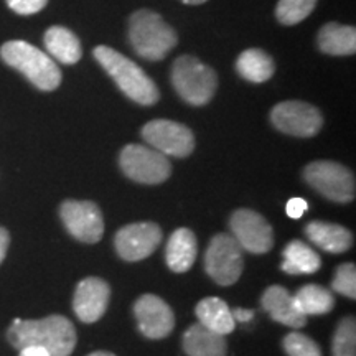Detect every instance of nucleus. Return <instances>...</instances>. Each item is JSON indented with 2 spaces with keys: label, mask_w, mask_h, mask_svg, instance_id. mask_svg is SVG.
I'll list each match as a JSON object with an SVG mask.
<instances>
[{
  "label": "nucleus",
  "mask_w": 356,
  "mask_h": 356,
  "mask_svg": "<svg viewBox=\"0 0 356 356\" xmlns=\"http://www.w3.org/2000/svg\"><path fill=\"white\" fill-rule=\"evenodd\" d=\"M13 348L42 346L50 356H70L76 346V328L63 315H48L40 320L15 318L7 330Z\"/></svg>",
  "instance_id": "f257e3e1"
},
{
  "label": "nucleus",
  "mask_w": 356,
  "mask_h": 356,
  "mask_svg": "<svg viewBox=\"0 0 356 356\" xmlns=\"http://www.w3.org/2000/svg\"><path fill=\"white\" fill-rule=\"evenodd\" d=\"M92 55L129 99L142 106H152L160 99V91L152 78L122 53L101 44L95 48Z\"/></svg>",
  "instance_id": "f03ea898"
},
{
  "label": "nucleus",
  "mask_w": 356,
  "mask_h": 356,
  "mask_svg": "<svg viewBox=\"0 0 356 356\" xmlns=\"http://www.w3.org/2000/svg\"><path fill=\"white\" fill-rule=\"evenodd\" d=\"M0 56L8 66L20 71L40 91H55L61 84V71L53 58L24 40L3 43Z\"/></svg>",
  "instance_id": "7ed1b4c3"
},
{
  "label": "nucleus",
  "mask_w": 356,
  "mask_h": 356,
  "mask_svg": "<svg viewBox=\"0 0 356 356\" xmlns=\"http://www.w3.org/2000/svg\"><path fill=\"white\" fill-rule=\"evenodd\" d=\"M129 40L136 53L149 61H160L178 43L177 32L157 12L137 10L129 19Z\"/></svg>",
  "instance_id": "20e7f679"
},
{
  "label": "nucleus",
  "mask_w": 356,
  "mask_h": 356,
  "mask_svg": "<svg viewBox=\"0 0 356 356\" xmlns=\"http://www.w3.org/2000/svg\"><path fill=\"white\" fill-rule=\"evenodd\" d=\"M172 84L185 102L191 106H204L215 96L218 76L215 70L198 58L184 55L173 61Z\"/></svg>",
  "instance_id": "39448f33"
},
{
  "label": "nucleus",
  "mask_w": 356,
  "mask_h": 356,
  "mask_svg": "<svg viewBox=\"0 0 356 356\" xmlns=\"http://www.w3.org/2000/svg\"><path fill=\"white\" fill-rule=\"evenodd\" d=\"M119 165L127 178L144 185L163 184L172 175V163L152 147L129 144L122 149Z\"/></svg>",
  "instance_id": "423d86ee"
},
{
  "label": "nucleus",
  "mask_w": 356,
  "mask_h": 356,
  "mask_svg": "<svg viewBox=\"0 0 356 356\" xmlns=\"http://www.w3.org/2000/svg\"><path fill=\"white\" fill-rule=\"evenodd\" d=\"M304 178L312 188L332 202L350 203L355 200V175L341 163L332 160L312 162L305 167Z\"/></svg>",
  "instance_id": "0eeeda50"
},
{
  "label": "nucleus",
  "mask_w": 356,
  "mask_h": 356,
  "mask_svg": "<svg viewBox=\"0 0 356 356\" xmlns=\"http://www.w3.org/2000/svg\"><path fill=\"white\" fill-rule=\"evenodd\" d=\"M244 269L243 249L231 234L213 236L204 254V270L220 286H233Z\"/></svg>",
  "instance_id": "6e6552de"
},
{
  "label": "nucleus",
  "mask_w": 356,
  "mask_h": 356,
  "mask_svg": "<svg viewBox=\"0 0 356 356\" xmlns=\"http://www.w3.org/2000/svg\"><path fill=\"white\" fill-rule=\"evenodd\" d=\"M142 139L165 157L185 159L195 150V136L184 124L155 119L142 127Z\"/></svg>",
  "instance_id": "1a4fd4ad"
},
{
  "label": "nucleus",
  "mask_w": 356,
  "mask_h": 356,
  "mask_svg": "<svg viewBox=\"0 0 356 356\" xmlns=\"http://www.w3.org/2000/svg\"><path fill=\"white\" fill-rule=\"evenodd\" d=\"M231 236L243 251L252 254H266L274 246L273 226L259 213L249 208H239L229 220Z\"/></svg>",
  "instance_id": "9d476101"
},
{
  "label": "nucleus",
  "mask_w": 356,
  "mask_h": 356,
  "mask_svg": "<svg viewBox=\"0 0 356 356\" xmlns=\"http://www.w3.org/2000/svg\"><path fill=\"white\" fill-rule=\"evenodd\" d=\"M60 218L68 233L81 243L95 244L104 234V218L95 202L66 200L60 207Z\"/></svg>",
  "instance_id": "9b49d317"
},
{
  "label": "nucleus",
  "mask_w": 356,
  "mask_h": 356,
  "mask_svg": "<svg viewBox=\"0 0 356 356\" xmlns=\"http://www.w3.org/2000/svg\"><path fill=\"white\" fill-rule=\"evenodd\" d=\"M270 121L280 132L293 137H314L323 126L320 111L304 101H284L275 104Z\"/></svg>",
  "instance_id": "f8f14e48"
},
{
  "label": "nucleus",
  "mask_w": 356,
  "mask_h": 356,
  "mask_svg": "<svg viewBox=\"0 0 356 356\" xmlns=\"http://www.w3.org/2000/svg\"><path fill=\"white\" fill-rule=\"evenodd\" d=\"M162 238V229L157 222H131L115 233L114 246L124 261L137 262L152 256Z\"/></svg>",
  "instance_id": "ddd939ff"
},
{
  "label": "nucleus",
  "mask_w": 356,
  "mask_h": 356,
  "mask_svg": "<svg viewBox=\"0 0 356 356\" xmlns=\"http://www.w3.org/2000/svg\"><path fill=\"white\" fill-rule=\"evenodd\" d=\"M134 315L140 333L150 340H162L175 328V315L170 305L152 293H145L137 299L134 304Z\"/></svg>",
  "instance_id": "4468645a"
},
{
  "label": "nucleus",
  "mask_w": 356,
  "mask_h": 356,
  "mask_svg": "<svg viewBox=\"0 0 356 356\" xmlns=\"http://www.w3.org/2000/svg\"><path fill=\"white\" fill-rule=\"evenodd\" d=\"M111 287L99 277H86L78 284L73 297V310L84 323H95L109 307Z\"/></svg>",
  "instance_id": "2eb2a0df"
},
{
  "label": "nucleus",
  "mask_w": 356,
  "mask_h": 356,
  "mask_svg": "<svg viewBox=\"0 0 356 356\" xmlns=\"http://www.w3.org/2000/svg\"><path fill=\"white\" fill-rule=\"evenodd\" d=\"M262 309L270 315L275 322L291 327L293 330L305 327L307 317L299 310L296 299L286 287L270 286L267 287L261 297Z\"/></svg>",
  "instance_id": "dca6fc26"
},
{
  "label": "nucleus",
  "mask_w": 356,
  "mask_h": 356,
  "mask_svg": "<svg viewBox=\"0 0 356 356\" xmlns=\"http://www.w3.org/2000/svg\"><path fill=\"white\" fill-rule=\"evenodd\" d=\"M305 234L315 246L332 254H341L353 246V234L345 226L328 221H310Z\"/></svg>",
  "instance_id": "f3484780"
},
{
  "label": "nucleus",
  "mask_w": 356,
  "mask_h": 356,
  "mask_svg": "<svg viewBox=\"0 0 356 356\" xmlns=\"http://www.w3.org/2000/svg\"><path fill=\"white\" fill-rule=\"evenodd\" d=\"M198 254L197 236L188 228H178L168 238L165 261L173 273L184 274L193 267Z\"/></svg>",
  "instance_id": "a211bd4d"
},
{
  "label": "nucleus",
  "mask_w": 356,
  "mask_h": 356,
  "mask_svg": "<svg viewBox=\"0 0 356 356\" xmlns=\"http://www.w3.org/2000/svg\"><path fill=\"white\" fill-rule=\"evenodd\" d=\"M44 47L51 58L63 65H74L81 60L83 48L79 38L65 26H50L44 33Z\"/></svg>",
  "instance_id": "6ab92c4d"
},
{
  "label": "nucleus",
  "mask_w": 356,
  "mask_h": 356,
  "mask_svg": "<svg viewBox=\"0 0 356 356\" xmlns=\"http://www.w3.org/2000/svg\"><path fill=\"white\" fill-rule=\"evenodd\" d=\"M184 348L188 356H226V338L204 328L202 323L191 325L184 335Z\"/></svg>",
  "instance_id": "aec40b11"
},
{
  "label": "nucleus",
  "mask_w": 356,
  "mask_h": 356,
  "mask_svg": "<svg viewBox=\"0 0 356 356\" xmlns=\"http://www.w3.org/2000/svg\"><path fill=\"white\" fill-rule=\"evenodd\" d=\"M195 314L200 320V323L203 325L208 330L218 333V335H229L234 332L236 322L231 314V309L222 299L218 297H207V299L200 300Z\"/></svg>",
  "instance_id": "412c9836"
},
{
  "label": "nucleus",
  "mask_w": 356,
  "mask_h": 356,
  "mask_svg": "<svg viewBox=\"0 0 356 356\" xmlns=\"http://www.w3.org/2000/svg\"><path fill=\"white\" fill-rule=\"evenodd\" d=\"M318 48L327 55L348 56L356 51L355 26L340 25L335 22L323 25L318 32Z\"/></svg>",
  "instance_id": "4be33fe9"
},
{
  "label": "nucleus",
  "mask_w": 356,
  "mask_h": 356,
  "mask_svg": "<svg viewBox=\"0 0 356 356\" xmlns=\"http://www.w3.org/2000/svg\"><path fill=\"white\" fill-rule=\"evenodd\" d=\"M282 257L284 261L280 269L291 275L315 274L322 266V259L317 252L299 239H293L284 248Z\"/></svg>",
  "instance_id": "5701e85b"
},
{
  "label": "nucleus",
  "mask_w": 356,
  "mask_h": 356,
  "mask_svg": "<svg viewBox=\"0 0 356 356\" xmlns=\"http://www.w3.org/2000/svg\"><path fill=\"white\" fill-rule=\"evenodd\" d=\"M239 76L251 83H266L273 78L275 65L270 55L259 48H249L236 61Z\"/></svg>",
  "instance_id": "b1692460"
},
{
  "label": "nucleus",
  "mask_w": 356,
  "mask_h": 356,
  "mask_svg": "<svg viewBox=\"0 0 356 356\" xmlns=\"http://www.w3.org/2000/svg\"><path fill=\"white\" fill-rule=\"evenodd\" d=\"M296 304L305 317H315V315L330 314L335 307V297L333 292L317 284H307L297 291Z\"/></svg>",
  "instance_id": "393cba45"
},
{
  "label": "nucleus",
  "mask_w": 356,
  "mask_h": 356,
  "mask_svg": "<svg viewBox=\"0 0 356 356\" xmlns=\"http://www.w3.org/2000/svg\"><path fill=\"white\" fill-rule=\"evenodd\" d=\"M332 356H356V320L345 317L333 333Z\"/></svg>",
  "instance_id": "a878e982"
},
{
  "label": "nucleus",
  "mask_w": 356,
  "mask_h": 356,
  "mask_svg": "<svg viewBox=\"0 0 356 356\" xmlns=\"http://www.w3.org/2000/svg\"><path fill=\"white\" fill-rule=\"evenodd\" d=\"M317 0H279L275 17L282 25H297L314 12Z\"/></svg>",
  "instance_id": "bb28decb"
},
{
  "label": "nucleus",
  "mask_w": 356,
  "mask_h": 356,
  "mask_svg": "<svg viewBox=\"0 0 356 356\" xmlns=\"http://www.w3.org/2000/svg\"><path fill=\"white\" fill-rule=\"evenodd\" d=\"M282 346L287 356H322V350L317 341L300 332H291L287 337H284Z\"/></svg>",
  "instance_id": "cd10ccee"
},
{
  "label": "nucleus",
  "mask_w": 356,
  "mask_h": 356,
  "mask_svg": "<svg viewBox=\"0 0 356 356\" xmlns=\"http://www.w3.org/2000/svg\"><path fill=\"white\" fill-rule=\"evenodd\" d=\"M332 291L341 293L351 300L356 299V267L353 262H343L337 267Z\"/></svg>",
  "instance_id": "c85d7f7f"
},
{
  "label": "nucleus",
  "mask_w": 356,
  "mask_h": 356,
  "mask_svg": "<svg viewBox=\"0 0 356 356\" xmlns=\"http://www.w3.org/2000/svg\"><path fill=\"white\" fill-rule=\"evenodd\" d=\"M6 2L19 15H33L47 7L48 0H6Z\"/></svg>",
  "instance_id": "c756f323"
},
{
  "label": "nucleus",
  "mask_w": 356,
  "mask_h": 356,
  "mask_svg": "<svg viewBox=\"0 0 356 356\" xmlns=\"http://www.w3.org/2000/svg\"><path fill=\"white\" fill-rule=\"evenodd\" d=\"M307 210H309V203H307L304 198L296 197L287 202L286 211H287V216L292 218V220H299V218L305 215Z\"/></svg>",
  "instance_id": "7c9ffc66"
},
{
  "label": "nucleus",
  "mask_w": 356,
  "mask_h": 356,
  "mask_svg": "<svg viewBox=\"0 0 356 356\" xmlns=\"http://www.w3.org/2000/svg\"><path fill=\"white\" fill-rule=\"evenodd\" d=\"M8 244H10V234H8V231L6 228L0 226V264L6 259Z\"/></svg>",
  "instance_id": "2f4dec72"
},
{
  "label": "nucleus",
  "mask_w": 356,
  "mask_h": 356,
  "mask_svg": "<svg viewBox=\"0 0 356 356\" xmlns=\"http://www.w3.org/2000/svg\"><path fill=\"white\" fill-rule=\"evenodd\" d=\"M233 314L234 322H251L254 318V310H244V309H236L231 312Z\"/></svg>",
  "instance_id": "473e14b6"
},
{
  "label": "nucleus",
  "mask_w": 356,
  "mask_h": 356,
  "mask_svg": "<svg viewBox=\"0 0 356 356\" xmlns=\"http://www.w3.org/2000/svg\"><path fill=\"white\" fill-rule=\"evenodd\" d=\"M19 351V356H50V353L44 348H42V346H25V348H22Z\"/></svg>",
  "instance_id": "72a5a7b5"
},
{
  "label": "nucleus",
  "mask_w": 356,
  "mask_h": 356,
  "mask_svg": "<svg viewBox=\"0 0 356 356\" xmlns=\"http://www.w3.org/2000/svg\"><path fill=\"white\" fill-rule=\"evenodd\" d=\"M180 2L186 3V6H200V3L208 2V0H180Z\"/></svg>",
  "instance_id": "f704fd0d"
},
{
  "label": "nucleus",
  "mask_w": 356,
  "mask_h": 356,
  "mask_svg": "<svg viewBox=\"0 0 356 356\" xmlns=\"http://www.w3.org/2000/svg\"><path fill=\"white\" fill-rule=\"evenodd\" d=\"M88 356H115V355L109 353V351H95V353L88 355Z\"/></svg>",
  "instance_id": "c9c22d12"
}]
</instances>
